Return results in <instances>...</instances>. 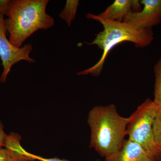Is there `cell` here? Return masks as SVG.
<instances>
[{
  "mask_svg": "<svg viewBox=\"0 0 161 161\" xmlns=\"http://www.w3.org/2000/svg\"><path fill=\"white\" fill-rule=\"evenodd\" d=\"M86 17L98 21L103 26V30L96 35L95 39L91 43H86L88 45L98 46L103 53L97 63L87 69L78 72V75L99 76L110 52L119 43L131 42L136 47L143 48L150 45L154 39L151 29L139 28L123 21L107 19L92 13L87 14Z\"/></svg>",
  "mask_w": 161,
  "mask_h": 161,
  "instance_id": "6da1fadb",
  "label": "cell"
},
{
  "mask_svg": "<svg viewBox=\"0 0 161 161\" xmlns=\"http://www.w3.org/2000/svg\"><path fill=\"white\" fill-rule=\"evenodd\" d=\"M130 117L121 116L115 105L96 106L89 113L91 130L90 147L106 158L121 148Z\"/></svg>",
  "mask_w": 161,
  "mask_h": 161,
  "instance_id": "7a4b0ae2",
  "label": "cell"
},
{
  "mask_svg": "<svg viewBox=\"0 0 161 161\" xmlns=\"http://www.w3.org/2000/svg\"><path fill=\"white\" fill-rule=\"evenodd\" d=\"M48 0L10 1L5 19L9 40L14 46L22 47L26 39L39 30H47L54 20L46 12Z\"/></svg>",
  "mask_w": 161,
  "mask_h": 161,
  "instance_id": "3957f363",
  "label": "cell"
},
{
  "mask_svg": "<svg viewBox=\"0 0 161 161\" xmlns=\"http://www.w3.org/2000/svg\"><path fill=\"white\" fill-rule=\"evenodd\" d=\"M158 109L153 101L146 99L129 117L126 136L161 161V150L156 144L153 129Z\"/></svg>",
  "mask_w": 161,
  "mask_h": 161,
  "instance_id": "277c9868",
  "label": "cell"
},
{
  "mask_svg": "<svg viewBox=\"0 0 161 161\" xmlns=\"http://www.w3.org/2000/svg\"><path fill=\"white\" fill-rule=\"evenodd\" d=\"M4 17L0 16V58L2 61L3 70L0 78V82L6 81L11 68L22 60L30 63L36 61L30 57L33 50L32 45L27 44L21 47H16L9 42L6 37Z\"/></svg>",
  "mask_w": 161,
  "mask_h": 161,
  "instance_id": "5b68a950",
  "label": "cell"
},
{
  "mask_svg": "<svg viewBox=\"0 0 161 161\" xmlns=\"http://www.w3.org/2000/svg\"><path fill=\"white\" fill-rule=\"evenodd\" d=\"M142 9L131 12L123 22L143 29H151L161 23V0H142Z\"/></svg>",
  "mask_w": 161,
  "mask_h": 161,
  "instance_id": "8992f818",
  "label": "cell"
},
{
  "mask_svg": "<svg viewBox=\"0 0 161 161\" xmlns=\"http://www.w3.org/2000/svg\"><path fill=\"white\" fill-rule=\"evenodd\" d=\"M105 161H161L147 152L139 144L125 140L118 152L105 158Z\"/></svg>",
  "mask_w": 161,
  "mask_h": 161,
  "instance_id": "52a82bcc",
  "label": "cell"
},
{
  "mask_svg": "<svg viewBox=\"0 0 161 161\" xmlns=\"http://www.w3.org/2000/svg\"><path fill=\"white\" fill-rule=\"evenodd\" d=\"M140 1L137 0H115L98 16L107 19L122 21L132 11L141 8Z\"/></svg>",
  "mask_w": 161,
  "mask_h": 161,
  "instance_id": "ba28073f",
  "label": "cell"
},
{
  "mask_svg": "<svg viewBox=\"0 0 161 161\" xmlns=\"http://www.w3.org/2000/svg\"><path fill=\"white\" fill-rule=\"evenodd\" d=\"M21 137L19 134L11 132L7 135L4 148L10 153L15 161H33L20 144Z\"/></svg>",
  "mask_w": 161,
  "mask_h": 161,
  "instance_id": "9c48e42d",
  "label": "cell"
},
{
  "mask_svg": "<svg viewBox=\"0 0 161 161\" xmlns=\"http://www.w3.org/2000/svg\"><path fill=\"white\" fill-rule=\"evenodd\" d=\"M79 3L78 0H67L64 9L59 14V17L65 21L69 26L76 17Z\"/></svg>",
  "mask_w": 161,
  "mask_h": 161,
  "instance_id": "30bf717a",
  "label": "cell"
},
{
  "mask_svg": "<svg viewBox=\"0 0 161 161\" xmlns=\"http://www.w3.org/2000/svg\"><path fill=\"white\" fill-rule=\"evenodd\" d=\"M155 81L154 85L153 103L157 107L161 108V57L153 68Z\"/></svg>",
  "mask_w": 161,
  "mask_h": 161,
  "instance_id": "8fae6325",
  "label": "cell"
},
{
  "mask_svg": "<svg viewBox=\"0 0 161 161\" xmlns=\"http://www.w3.org/2000/svg\"><path fill=\"white\" fill-rule=\"evenodd\" d=\"M153 129L156 144L161 150V108H159L157 112Z\"/></svg>",
  "mask_w": 161,
  "mask_h": 161,
  "instance_id": "7c38bea8",
  "label": "cell"
},
{
  "mask_svg": "<svg viewBox=\"0 0 161 161\" xmlns=\"http://www.w3.org/2000/svg\"><path fill=\"white\" fill-rule=\"evenodd\" d=\"M30 157L34 161L39 160L40 161H70L64 159H60L58 158H46L42 157L33 153H30L29 152L28 153Z\"/></svg>",
  "mask_w": 161,
  "mask_h": 161,
  "instance_id": "4fadbf2b",
  "label": "cell"
},
{
  "mask_svg": "<svg viewBox=\"0 0 161 161\" xmlns=\"http://www.w3.org/2000/svg\"><path fill=\"white\" fill-rule=\"evenodd\" d=\"M0 161H15L5 148H0Z\"/></svg>",
  "mask_w": 161,
  "mask_h": 161,
  "instance_id": "5bb4252c",
  "label": "cell"
},
{
  "mask_svg": "<svg viewBox=\"0 0 161 161\" xmlns=\"http://www.w3.org/2000/svg\"><path fill=\"white\" fill-rule=\"evenodd\" d=\"M9 2V0H0V16L4 17L6 15Z\"/></svg>",
  "mask_w": 161,
  "mask_h": 161,
  "instance_id": "9a60e30c",
  "label": "cell"
},
{
  "mask_svg": "<svg viewBox=\"0 0 161 161\" xmlns=\"http://www.w3.org/2000/svg\"><path fill=\"white\" fill-rule=\"evenodd\" d=\"M7 135L4 131L3 124L0 120V148L4 147Z\"/></svg>",
  "mask_w": 161,
  "mask_h": 161,
  "instance_id": "2e32d148",
  "label": "cell"
},
{
  "mask_svg": "<svg viewBox=\"0 0 161 161\" xmlns=\"http://www.w3.org/2000/svg\"><path fill=\"white\" fill-rule=\"evenodd\" d=\"M96 161H100L99 159H97V160H96Z\"/></svg>",
  "mask_w": 161,
  "mask_h": 161,
  "instance_id": "e0dca14e",
  "label": "cell"
}]
</instances>
